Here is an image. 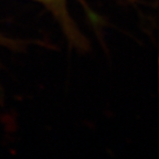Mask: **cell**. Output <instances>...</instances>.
<instances>
[{"mask_svg":"<svg viewBox=\"0 0 159 159\" xmlns=\"http://www.w3.org/2000/svg\"><path fill=\"white\" fill-rule=\"evenodd\" d=\"M37 1H41V2L43 3H57V1H60V0H37Z\"/></svg>","mask_w":159,"mask_h":159,"instance_id":"cell-1","label":"cell"}]
</instances>
